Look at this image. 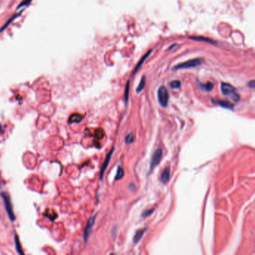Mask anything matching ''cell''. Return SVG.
Wrapping results in <instances>:
<instances>
[{"instance_id":"26","label":"cell","mask_w":255,"mask_h":255,"mask_svg":"<svg viewBox=\"0 0 255 255\" xmlns=\"http://www.w3.org/2000/svg\"><path fill=\"white\" fill-rule=\"evenodd\" d=\"M110 255H114V254H111Z\"/></svg>"},{"instance_id":"8","label":"cell","mask_w":255,"mask_h":255,"mask_svg":"<svg viewBox=\"0 0 255 255\" xmlns=\"http://www.w3.org/2000/svg\"><path fill=\"white\" fill-rule=\"evenodd\" d=\"M170 168L169 167H166L164 170L163 171L162 174H161L160 181L163 184H167L169 182V179H170Z\"/></svg>"},{"instance_id":"13","label":"cell","mask_w":255,"mask_h":255,"mask_svg":"<svg viewBox=\"0 0 255 255\" xmlns=\"http://www.w3.org/2000/svg\"><path fill=\"white\" fill-rule=\"evenodd\" d=\"M145 231H146V229H145V228L142 229V230L138 231H137L136 234H135L134 236H133V242H134L135 244L137 243V242H138L139 241L141 240V238L143 237V236L145 234Z\"/></svg>"},{"instance_id":"19","label":"cell","mask_w":255,"mask_h":255,"mask_svg":"<svg viewBox=\"0 0 255 255\" xmlns=\"http://www.w3.org/2000/svg\"><path fill=\"white\" fill-rule=\"evenodd\" d=\"M129 90H130V81H127L125 85V103H127L128 101V96H129Z\"/></svg>"},{"instance_id":"10","label":"cell","mask_w":255,"mask_h":255,"mask_svg":"<svg viewBox=\"0 0 255 255\" xmlns=\"http://www.w3.org/2000/svg\"><path fill=\"white\" fill-rule=\"evenodd\" d=\"M212 102L215 105H220V106H222L223 107H226V108H228V109L233 108V105L231 104V103L228 102V101L220 100V99H212Z\"/></svg>"},{"instance_id":"24","label":"cell","mask_w":255,"mask_h":255,"mask_svg":"<svg viewBox=\"0 0 255 255\" xmlns=\"http://www.w3.org/2000/svg\"><path fill=\"white\" fill-rule=\"evenodd\" d=\"M3 131H4L3 127V126H2V125L0 124V134H1V133H3Z\"/></svg>"},{"instance_id":"5","label":"cell","mask_w":255,"mask_h":255,"mask_svg":"<svg viewBox=\"0 0 255 255\" xmlns=\"http://www.w3.org/2000/svg\"><path fill=\"white\" fill-rule=\"evenodd\" d=\"M163 156V149L161 148H158L155 150V151L151 157V160L150 162V166H149V173H151L153 171L155 167L159 164L160 161L161 160Z\"/></svg>"},{"instance_id":"2","label":"cell","mask_w":255,"mask_h":255,"mask_svg":"<svg viewBox=\"0 0 255 255\" xmlns=\"http://www.w3.org/2000/svg\"><path fill=\"white\" fill-rule=\"evenodd\" d=\"M204 61V59L201 58H194L189 60V61H185V62L178 63V65L175 66L173 67V69H190L193 67H196L198 66L201 65Z\"/></svg>"},{"instance_id":"23","label":"cell","mask_w":255,"mask_h":255,"mask_svg":"<svg viewBox=\"0 0 255 255\" xmlns=\"http://www.w3.org/2000/svg\"><path fill=\"white\" fill-rule=\"evenodd\" d=\"M248 86L251 88H255V80H252L248 83Z\"/></svg>"},{"instance_id":"15","label":"cell","mask_w":255,"mask_h":255,"mask_svg":"<svg viewBox=\"0 0 255 255\" xmlns=\"http://www.w3.org/2000/svg\"><path fill=\"white\" fill-rule=\"evenodd\" d=\"M200 87L202 90L207 92H210L214 88V84L212 82H207L206 84H200Z\"/></svg>"},{"instance_id":"6","label":"cell","mask_w":255,"mask_h":255,"mask_svg":"<svg viewBox=\"0 0 255 255\" xmlns=\"http://www.w3.org/2000/svg\"><path fill=\"white\" fill-rule=\"evenodd\" d=\"M95 220V215L93 217H91L87 223L86 227H85L84 229V242H86V241L88 240L90 235L91 231H92L93 225H94Z\"/></svg>"},{"instance_id":"16","label":"cell","mask_w":255,"mask_h":255,"mask_svg":"<svg viewBox=\"0 0 255 255\" xmlns=\"http://www.w3.org/2000/svg\"><path fill=\"white\" fill-rule=\"evenodd\" d=\"M15 244H16V248H17V252L19 253V254L24 255L23 251V249H22V246L20 245V242H19V240L17 235H15Z\"/></svg>"},{"instance_id":"3","label":"cell","mask_w":255,"mask_h":255,"mask_svg":"<svg viewBox=\"0 0 255 255\" xmlns=\"http://www.w3.org/2000/svg\"><path fill=\"white\" fill-rule=\"evenodd\" d=\"M157 98L160 105L162 107H166L169 102V93L166 87L160 86L157 91Z\"/></svg>"},{"instance_id":"12","label":"cell","mask_w":255,"mask_h":255,"mask_svg":"<svg viewBox=\"0 0 255 255\" xmlns=\"http://www.w3.org/2000/svg\"><path fill=\"white\" fill-rule=\"evenodd\" d=\"M190 39L193 40V41H196L205 42V43H210V44H216V42L214 41V40H211L210 38H207V37H190Z\"/></svg>"},{"instance_id":"25","label":"cell","mask_w":255,"mask_h":255,"mask_svg":"<svg viewBox=\"0 0 255 255\" xmlns=\"http://www.w3.org/2000/svg\"><path fill=\"white\" fill-rule=\"evenodd\" d=\"M2 187V184H1V181H0V188Z\"/></svg>"},{"instance_id":"4","label":"cell","mask_w":255,"mask_h":255,"mask_svg":"<svg viewBox=\"0 0 255 255\" xmlns=\"http://www.w3.org/2000/svg\"><path fill=\"white\" fill-rule=\"evenodd\" d=\"M2 198H3L4 203H5V210L7 211V214L8 215L10 220L11 221H14L15 220V216L14 214L13 208H12V205L11 202V199H10L9 195L6 193H3L1 194Z\"/></svg>"},{"instance_id":"22","label":"cell","mask_w":255,"mask_h":255,"mask_svg":"<svg viewBox=\"0 0 255 255\" xmlns=\"http://www.w3.org/2000/svg\"><path fill=\"white\" fill-rule=\"evenodd\" d=\"M154 210H155V209L153 208V209H149V210H146L145 211L144 213H143V217H146V216H150V215L152 214L153 212H154Z\"/></svg>"},{"instance_id":"7","label":"cell","mask_w":255,"mask_h":255,"mask_svg":"<svg viewBox=\"0 0 255 255\" xmlns=\"http://www.w3.org/2000/svg\"><path fill=\"white\" fill-rule=\"evenodd\" d=\"M113 151H114V147H113L112 149H111V150L109 151L108 154L107 155L106 157H105V160H104V163H103L102 164V166H101V171H100V180H102L103 178V176H104V174L105 172V170H106V169L107 168V166H108L109 163H110V160L111 159V157H112V155L113 154Z\"/></svg>"},{"instance_id":"17","label":"cell","mask_w":255,"mask_h":255,"mask_svg":"<svg viewBox=\"0 0 255 255\" xmlns=\"http://www.w3.org/2000/svg\"><path fill=\"white\" fill-rule=\"evenodd\" d=\"M145 85V77L143 76L142 78H141V80H140V81H139L138 87H137V88L136 90L137 93H140L141 91L144 89Z\"/></svg>"},{"instance_id":"1","label":"cell","mask_w":255,"mask_h":255,"mask_svg":"<svg viewBox=\"0 0 255 255\" xmlns=\"http://www.w3.org/2000/svg\"><path fill=\"white\" fill-rule=\"evenodd\" d=\"M221 90L223 95H228L234 101H239L240 100V95L236 92V88L230 84L222 82L221 84Z\"/></svg>"},{"instance_id":"20","label":"cell","mask_w":255,"mask_h":255,"mask_svg":"<svg viewBox=\"0 0 255 255\" xmlns=\"http://www.w3.org/2000/svg\"><path fill=\"white\" fill-rule=\"evenodd\" d=\"M133 139H134V136H133L132 133H130L125 137V143H127V144H131L133 142Z\"/></svg>"},{"instance_id":"11","label":"cell","mask_w":255,"mask_h":255,"mask_svg":"<svg viewBox=\"0 0 255 255\" xmlns=\"http://www.w3.org/2000/svg\"><path fill=\"white\" fill-rule=\"evenodd\" d=\"M151 52H152V50L149 51L148 52L145 54L144 56H143V57H142V58L140 59V61H139V62H138V63H137V64L136 67H135V69H133V73H132V75H134L135 73H136L138 71V69H139V68H140L141 67H142V65L143 64V63H144V61H145V60H146L147 58H148V57L149 56V55H150V54L151 53Z\"/></svg>"},{"instance_id":"9","label":"cell","mask_w":255,"mask_h":255,"mask_svg":"<svg viewBox=\"0 0 255 255\" xmlns=\"http://www.w3.org/2000/svg\"><path fill=\"white\" fill-rule=\"evenodd\" d=\"M83 119H84L83 115L80 114V113H75L70 115V117H69L68 122L69 124H72V123H79Z\"/></svg>"},{"instance_id":"14","label":"cell","mask_w":255,"mask_h":255,"mask_svg":"<svg viewBox=\"0 0 255 255\" xmlns=\"http://www.w3.org/2000/svg\"><path fill=\"white\" fill-rule=\"evenodd\" d=\"M105 136V131L103 130L102 128H101V127H98V128H96L94 131V137L95 139H97V140H100L104 137Z\"/></svg>"},{"instance_id":"18","label":"cell","mask_w":255,"mask_h":255,"mask_svg":"<svg viewBox=\"0 0 255 255\" xmlns=\"http://www.w3.org/2000/svg\"><path fill=\"white\" fill-rule=\"evenodd\" d=\"M123 176H124V170H123V169L121 166H118L116 176H115V180L116 181L120 180Z\"/></svg>"},{"instance_id":"21","label":"cell","mask_w":255,"mask_h":255,"mask_svg":"<svg viewBox=\"0 0 255 255\" xmlns=\"http://www.w3.org/2000/svg\"><path fill=\"white\" fill-rule=\"evenodd\" d=\"M169 85H170V87H172V88H179L181 86V81H178V80H175V81H170V83H169Z\"/></svg>"}]
</instances>
